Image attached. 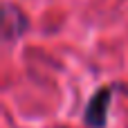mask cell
<instances>
[{
  "mask_svg": "<svg viewBox=\"0 0 128 128\" xmlns=\"http://www.w3.org/2000/svg\"><path fill=\"white\" fill-rule=\"evenodd\" d=\"M115 90H117V86H101L92 92V97L88 99V104L83 108V124L88 128H106Z\"/></svg>",
  "mask_w": 128,
  "mask_h": 128,
  "instance_id": "cell-1",
  "label": "cell"
},
{
  "mask_svg": "<svg viewBox=\"0 0 128 128\" xmlns=\"http://www.w3.org/2000/svg\"><path fill=\"white\" fill-rule=\"evenodd\" d=\"M27 25H29L27 16L18 7H14V4L7 2L4 4V14H2V40L9 43V40L20 38L27 32Z\"/></svg>",
  "mask_w": 128,
  "mask_h": 128,
  "instance_id": "cell-2",
  "label": "cell"
}]
</instances>
